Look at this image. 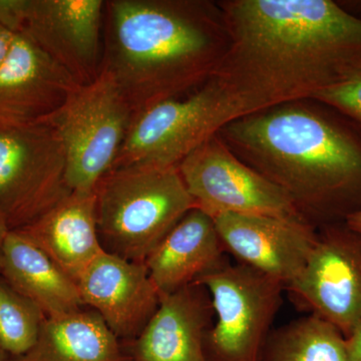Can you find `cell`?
<instances>
[{"label": "cell", "instance_id": "6da1fadb", "mask_svg": "<svg viewBox=\"0 0 361 361\" xmlns=\"http://www.w3.org/2000/svg\"><path fill=\"white\" fill-rule=\"evenodd\" d=\"M229 47L212 78L238 118L312 99L361 66V20L332 0H222Z\"/></svg>", "mask_w": 361, "mask_h": 361}, {"label": "cell", "instance_id": "7a4b0ae2", "mask_svg": "<svg viewBox=\"0 0 361 361\" xmlns=\"http://www.w3.org/2000/svg\"><path fill=\"white\" fill-rule=\"evenodd\" d=\"M218 135L317 229L361 210V133L326 104H278L235 118Z\"/></svg>", "mask_w": 361, "mask_h": 361}, {"label": "cell", "instance_id": "3957f363", "mask_svg": "<svg viewBox=\"0 0 361 361\" xmlns=\"http://www.w3.org/2000/svg\"><path fill=\"white\" fill-rule=\"evenodd\" d=\"M229 33L218 1L106 0L103 70L135 114L206 84Z\"/></svg>", "mask_w": 361, "mask_h": 361}, {"label": "cell", "instance_id": "277c9868", "mask_svg": "<svg viewBox=\"0 0 361 361\" xmlns=\"http://www.w3.org/2000/svg\"><path fill=\"white\" fill-rule=\"evenodd\" d=\"M97 232L103 248L145 263L195 203L178 167L111 169L96 188Z\"/></svg>", "mask_w": 361, "mask_h": 361}, {"label": "cell", "instance_id": "5b68a950", "mask_svg": "<svg viewBox=\"0 0 361 361\" xmlns=\"http://www.w3.org/2000/svg\"><path fill=\"white\" fill-rule=\"evenodd\" d=\"M134 116L115 80L102 68L94 82L78 85L45 121L65 149L71 191H94L111 170Z\"/></svg>", "mask_w": 361, "mask_h": 361}, {"label": "cell", "instance_id": "8992f818", "mask_svg": "<svg viewBox=\"0 0 361 361\" xmlns=\"http://www.w3.org/2000/svg\"><path fill=\"white\" fill-rule=\"evenodd\" d=\"M195 284L206 287L216 322L207 334L211 361H263L273 323L283 303V285L230 260Z\"/></svg>", "mask_w": 361, "mask_h": 361}, {"label": "cell", "instance_id": "52a82bcc", "mask_svg": "<svg viewBox=\"0 0 361 361\" xmlns=\"http://www.w3.org/2000/svg\"><path fill=\"white\" fill-rule=\"evenodd\" d=\"M238 118L217 82L135 114L113 168L130 165L178 167L226 123Z\"/></svg>", "mask_w": 361, "mask_h": 361}, {"label": "cell", "instance_id": "ba28073f", "mask_svg": "<svg viewBox=\"0 0 361 361\" xmlns=\"http://www.w3.org/2000/svg\"><path fill=\"white\" fill-rule=\"evenodd\" d=\"M66 156L47 122L0 127V216L9 231L30 225L71 193Z\"/></svg>", "mask_w": 361, "mask_h": 361}, {"label": "cell", "instance_id": "9c48e42d", "mask_svg": "<svg viewBox=\"0 0 361 361\" xmlns=\"http://www.w3.org/2000/svg\"><path fill=\"white\" fill-rule=\"evenodd\" d=\"M103 0H0V23L23 35L78 85L103 68Z\"/></svg>", "mask_w": 361, "mask_h": 361}, {"label": "cell", "instance_id": "30bf717a", "mask_svg": "<svg viewBox=\"0 0 361 361\" xmlns=\"http://www.w3.org/2000/svg\"><path fill=\"white\" fill-rule=\"evenodd\" d=\"M178 169L195 208L212 219L228 214L304 219L288 196L237 158L218 133Z\"/></svg>", "mask_w": 361, "mask_h": 361}, {"label": "cell", "instance_id": "8fae6325", "mask_svg": "<svg viewBox=\"0 0 361 361\" xmlns=\"http://www.w3.org/2000/svg\"><path fill=\"white\" fill-rule=\"evenodd\" d=\"M285 292L296 310L350 336L361 320V235L345 222L318 228L307 262Z\"/></svg>", "mask_w": 361, "mask_h": 361}, {"label": "cell", "instance_id": "7c38bea8", "mask_svg": "<svg viewBox=\"0 0 361 361\" xmlns=\"http://www.w3.org/2000/svg\"><path fill=\"white\" fill-rule=\"evenodd\" d=\"M227 255L283 285L303 270L318 229L305 219L228 215L213 219Z\"/></svg>", "mask_w": 361, "mask_h": 361}, {"label": "cell", "instance_id": "4fadbf2b", "mask_svg": "<svg viewBox=\"0 0 361 361\" xmlns=\"http://www.w3.org/2000/svg\"><path fill=\"white\" fill-rule=\"evenodd\" d=\"M78 85L37 45L16 35L0 65V127L45 122Z\"/></svg>", "mask_w": 361, "mask_h": 361}, {"label": "cell", "instance_id": "5bb4252c", "mask_svg": "<svg viewBox=\"0 0 361 361\" xmlns=\"http://www.w3.org/2000/svg\"><path fill=\"white\" fill-rule=\"evenodd\" d=\"M77 284L85 305L99 313L118 338H137L160 304L145 263L106 250L85 268Z\"/></svg>", "mask_w": 361, "mask_h": 361}, {"label": "cell", "instance_id": "9a60e30c", "mask_svg": "<svg viewBox=\"0 0 361 361\" xmlns=\"http://www.w3.org/2000/svg\"><path fill=\"white\" fill-rule=\"evenodd\" d=\"M214 316L203 285L160 295L155 314L134 339L130 361H211L206 341Z\"/></svg>", "mask_w": 361, "mask_h": 361}, {"label": "cell", "instance_id": "2e32d148", "mask_svg": "<svg viewBox=\"0 0 361 361\" xmlns=\"http://www.w3.org/2000/svg\"><path fill=\"white\" fill-rule=\"evenodd\" d=\"M229 261L210 216L194 208L145 261L160 295L174 293Z\"/></svg>", "mask_w": 361, "mask_h": 361}, {"label": "cell", "instance_id": "e0dca14e", "mask_svg": "<svg viewBox=\"0 0 361 361\" xmlns=\"http://www.w3.org/2000/svg\"><path fill=\"white\" fill-rule=\"evenodd\" d=\"M75 282L104 250L97 232L94 191H73L30 225L16 230Z\"/></svg>", "mask_w": 361, "mask_h": 361}, {"label": "cell", "instance_id": "ac0fdd59", "mask_svg": "<svg viewBox=\"0 0 361 361\" xmlns=\"http://www.w3.org/2000/svg\"><path fill=\"white\" fill-rule=\"evenodd\" d=\"M0 277L47 317L82 310L77 282L20 232L7 233L0 252Z\"/></svg>", "mask_w": 361, "mask_h": 361}, {"label": "cell", "instance_id": "d6986e66", "mask_svg": "<svg viewBox=\"0 0 361 361\" xmlns=\"http://www.w3.org/2000/svg\"><path fill=\"white\" fill-rule=\"evenodd\" d=\"M11 361H130L118 338L96 311L47 317L37 343Z\"/></svg>", "mask_w": 361, "mask_h": 361}, {"label": "cell", "instance_id": "ffe728a7", "mask_svg": "<svg viewBox=\"0 0 361 361\" xmlns=\"http://www.w3.org/2000/svg\"><path fill=\"white\" fill-rule=\"evenodd\" d=\"M263 361H349L345 337L334 325L305 315L274 329Z\"/></svg>", "mask_w": 361, "mask_h": 361}, {"label": "cell", "instance_id": "44dd1931", "mask_svg": "<svg viewBox=\"0 0 361 361\" xmlns=\"http://www.w3.org/2000/svg\"><path fill=\"white\" fill-rule=\"evenodd\" d=\"M45 319L37 304L0 277V346L9 357L25 355L35 346Z\"/></svg>", "mask_w": 361, "mask_h": 361}, {"label": "cell", "instance_id": "7402d4cb", "mask_svg": "<svg viewBox=\"0 0 361 361\" xmlns=\"http://www.w3.org/2000/svg\"><path fill=\"white\" fill-rule=\"evenodd\" d=\"M312 99L341 113L361 133V66L338 84L318 92Z\"/></svg>", "mask_w": 361, "mask_h": 361}, {"label": "cell", "instance_id": "603a6c76", "mask_svg": "<svg viewBox=\"0 0 361 361\" xmlns=\"http://www.w3.org/2000/svg\"><path fill=\"white\" fill-rule=\"evenodd\" d=\"M345 346L349 361H361V320L346 337Z\"/></svg>", "mask_w": 361, "mask_h": 361}, {"label": "cell", "instance_id": "cb8c5ba5", "mask_svg": "<svg viewBox=\"0 0 361 361\" xmlns=\"http://www.w3.org/2000/svg\"><path fill=\"white\" fill-rule=\"evenodd\" d=\"M14 37H16V35L9 32L8 30H6V28L0 23V65H1L4 59L6 58L11 45H13Z\"/></svg>", "mask_w": 361, "mask_h": 361}, {"label": "cell", "instance_id": "d4e9b609", "mask_svg": "<svg viewBox=\"0 0 361 361\" xmlns=\"http://www.w3.org/2000/svg\"><path fill=\"white\" fill-rule=\"evenodd\" d=\"M336 2L346 13L361 20V0H339Z\"/></svg>", "mask_w": 361, "mask_h": 361}, {"label": "cell", "instance_id": "484cf974", "mask_svg": "<svg viewBox=\"0 0 361 361\" xmlns=\"http://www.w3.org/2000/svg\"><path fill=\"white\" fill-rule=\"evenodd\" d=\"M344 222L353 231L361 235V210L349 215Z\"/></svg>", "mask_w": 361, "mask_h": 361}, {"label": "cell", "instance_id": "4316f807", "mask_svg": "<svg viewBox=\"0 0 361 361\" xmlns=\"http://www.w3.org/2000/svg\"><path fill=\"white\" fill-rule=\"evenodd\" d=\"M9 232L8 227H7L6 222L2 219L0 216V252H1L2 244H4V239H6L7 233Z\"/></svg>", "mask_w": 361, "mask_h": 361}, {"label": "cell", "instance_id": "83f0119b", "mask_svg": "<svg viewBox=\"0 0 361 361\" xmlns=\"http://www.w3.org/2000/svg\"><path fill=\"white\" fill-rule=\"evenodd\" d=\"M0 361H11V358H9V355H7L6 351L4 350V348L0 346Z\"/></svg>", "mask_w": 361, "mask_h": 361}]
</instances>
